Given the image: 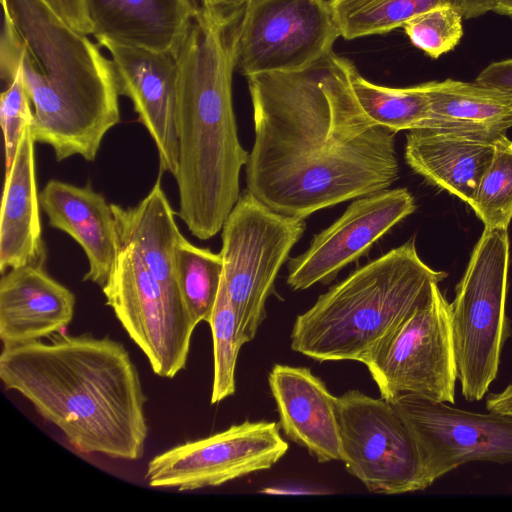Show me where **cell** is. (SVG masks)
<instances>
[{
  "label": "cell",
  "mask_w": 512,
  "mask_h": 512,
  "mask_svg": "<svg viewBox=\"0 0 512 512\" xmlns=\"http://www.w3.org/2000/svg\"><path fill=\"white\" fill-rule=\"evenodd\" d=\"M208 324L212 332L214 355L211 404H216L235 393V368L242 346L235 311L223 278Z\"/></svg>",
  "instance_id": "obj_28"
},
{
  "label": "cell",
  "mask_w": 512,
  "mask_h": 512,
  "mask_svg": "<svg viewBox=\"0 0 512 512\" xmlns=\"http://www.w3.org/2000/svg\"><path fill=\"white\" fill-rule=\"evenodd\" d=\"M202 5L208 8L229 9L245 6L253 0H201Z\"/></svg>",
  "instance_id": "obj_35"
},
{
  "label": "cell",
  "mask_w": 512,
  "mask_h": 512,
  "mask_svg": "<svg viewBox=\"0 0 512 512\" xmlns=\"http://www.w3.org/2000/svg\"><path fill=\"white\" fill-rule=\"evenodd\" d=\"M285 435L319 462L341 460L337 397L310 369L275 364L268 376Z\"/></svg>",
  "instance_id": "obj_17"
},
{
  "label": "cell",
  "mask_w": 512,
  "mask_h": 512,
  "mask_svg": "<svg viewBox=\"0 0 512 512\" xmlns=\"http://www.w3.org/2000/svg\"><path fill=\"white\" fill-rule=\"evenodd\" d=\"M460 10L465 19L483 16L493 11L494 0H447Z\"/></svg>",
  "instance_id": "obj_33"
},
{
  "label": "cell",
  "mask_w": 512,
  "mask_h": 512,
  "mask_svg": "<svg viewBox=\"0 0 512 512\" xmlns=\"http://www.w3.org/2000/svg\"><path fill=\"white\" fill-rule=\"evenodd\" d=\"M341 461L374 493L401 494L429 487L409 427L383 398L358 390L337 397Z\"/></svg>",
  "instance_id": "obj_9"
},
{
  "label": "cell",
  "mask_w": 512,
  "mask_h": 512,
  "mask_svg": "<svg viewBox=\"0 0 512 512\" xmlns=\"http://www.w3.org/2000/svg\"><path fill=\"white\" fill-rule=\"evenodd\" d=\"M161 174L150 192L136 206H111L120 245H133L168 295L184 303L175 266L176 246L182 234L162 189Z\"/></svg>",
  "instance_id": "obj_23"
},
{
  "label": "cell",
  "mask_w": 512,
  "mask_h": 512,
  "mask_svg": "<svg viewBox=\"0 0 512 512\" xmlns=\"http://www.w3.org/2000/svg\"><path fill=\"white\" fill-rule=\"evenodd\" d=\"M462 19L460 10L445 1L412 17L402 27L416 48L437 59L459 44L464 34Z\"/></svg>",
  "instance_id": "obj_29"
},
{
  "label": "cell",
  "mask_w": 512,
  "mask_h": 512,
  "mask_svg": "<svg viewBox=\"0 0 512 512\" xmlns=\"http://www.w3.org/2000/svg\"><path fill=\"white\" fill-rule=\"evenodd\" d=\"M112 58L120 95L128 97L155 143L160 172L178 170L175 127L177 62L175 54L102 42Z\"/></svg>",
  "instance_id": "obj_15"
},
{
  "label": "cell",
  "mask_w": 512,
  "mask_h": 512,
  "mask_svg": "<svg viewBox=\"0 0 512 512\" xmlns=\"http://www.w3.org/2000/svg\"><path fill=\"white\" fill-rule=\"evenodd\" d=\"M390 403L416 440L429 486L472 461L512 462L511 415L470 412L413 394Z\"/></svg>",
  "instance_id": "obj_13"
},
{
  "label": "cell",
  "mask_w": 512,
  "mask_h": 512,
  "mask_svg": "<svg viewBox=\"0 0 512 512\" xmlns=\"http://www.w3.org/2000/svg\"><path fill=\"white\" fill-rule=\"evenodd\" d=\"M509 238L484 229L450 303V321L463 397L481 400L498 374L511 328L506 316Z\"/></svg>",
  "instance_id": "obj_6"
},
{
  "label": "cell",
  "mask_w": 512,
  "mask_h": 512,
  "mask_svg": "<svg viewBox=\"0 0 512 512\" xmlns=\"http://www.w3.org/2000/svg\"><path fill=\"white\" fill-rule=\"evenodd\" d=\"M75 296L43 265H23L0 280V339L13 346L49 338L73 320Z\"/></svg>",
  "instance_id": "obj_18"
},
{
  "label": "cell",
  "mask_w": 512,
  "mask_h": 512,
  "mask_svg": "<svg viewBox=\"0 0 512 512\" xmlns=\"http://www.w3.org/2000/svg\"><path fill=\"white\" fill-rule=\"evenodd\" d=\"M381 398L413 394L455 403L458 379L450 304L437 283L366 364Z\"/></svg>",
  "instance_id": "obj_8"
},
{
  "label": "cell",
  "mask_w": 512,
  "mask_h": 512,
  "mask_svg": "<svg viewBox=\"0 0 512 512\" xmlns=\"http://www.w3.org/2000/svg\"><path fill=\"white\" fill-rule=\"evenodd\" d=\"M429 114L423 129L496 141L512 127V94L453 79L423 83Z\"/></svg>",
  "instance_id": "obj_22"
},
{
  "label": "cell",
  "mask_w": 512,
  "mask_h": 512,
  "mask_svg": "<svg viewBox=\"0 0 512 512\" xmlns=\"http://www.w3.org/2000/svg\"><path fill=\"white\" fill-rule=\"evenodd\" d=\"M1 77L18 73L33 109V139L57 161L95 160L120 121L112 59L65 23L43 0H1Z\"/></svg>",
  "instance_id": "obj_4"
},
{
  "label": "cell",
  "mask_w": 512,
  "mask_h": 512,
  "mask_svg": "<svg viewBox=\"0 0 512 512\" xmlns=\"http://www.w3.org/2000/svg\"><path fill=\"white\" fill-rule=\"evenodd\" d=\"M287 450L279 424L247 420L156 455L144 478L150 487L178 491L217 487L271 468Z\"/></svg>",
  "instance_id": "obj_12"
},
{
  "label": "cell",
  "mask_w": 512,
  "mask_h": 512,
  "mask_svg": "<svg viewBox=\"0 0 512 512\" xmlns=\"http://www.w3.org/2000/svg\"><path fill=\"white\" fill-rule=\"evenodd\" d=\"M305 228L303 218L271 210L248 190L226 218L220 252L223 280L242 345L255 337L265 319L278 272Z\"/></svg>",
  "instance_id": "obj_7"
},
{
  "label": "cell",
  "mask_w": 512,
  "mask_h": 512,
  "mask_svg": "<svg viewBox=\"0 0 512 512\" xmlns=\"http://www.w3.org/2000/svg\"><path fill=\"white\" fill-rule=\"evenodd\" d=\"M447 273L419 257L414 240L363 265L296 317L291 348L319 362L367 364Z\"/></svg>",
  "instance_id": "obj_5"
},
{
  "label": "cell",
  "mask_w": 512,
  "mask_h": 512,
  "mask_svg": "<svg viewBox=\"0 0 512 512\" xmlns=\"http://www.w3.org/2000/svg\"><path fill=\"white\" fill-rule=\"evenodd\" d=\"M489 412L512 416V384L499 393L490 394L486 400Z\"/></svg>",
  "instance_id": "obj_34"
},
{
  "label": "cell",
  "mask_w": 512,
  "mask_h": 512,
  "mask_svg": "<svg viewBox=\"0 0 512 512\" xmlns=\"http://www.w3.org/2000/svg\"><path fill=\"white\" fill-rule=\"evenodd\" d=\"M475 82L512 94V58L491 63L478 74Z\"/></svg>",
  "instance_id": "obj_32"
},
{
  "label": "cell",
  "mask_w": 512,
  "mask_h": 512,
  "mask_svg": "<svg viewBox=\"0 0 512 512\" xmlns=\"http://www.w3.org/2000/svg\"><path fill=\"white\" fill-rule=\"evenodd\" d=\"M176 275L183 301L196 325L209 323L223 278V259L183 235L175 254Z\"/></svg>",
  "instance_id": "obj_25"
},
{
  "label": "cell",
  "mask_w": 512,
  "mask_h": 512,
  "mask_svg": "<svg viewBox=\"0 0 512 512\" xmlns=\"http://www.w3.org/2000/svg\"><path fill=\"white\" fill-rule=\"evenodd\" d=\"M243 8L202 5L175 52L177 215L200 240L222 230L240 196V172L249 159L232 102Z\"/></svg>",
  "instance_id": "obj_3"
},
{
  "label": "cell",
  "mask_w": 512,
  "mask_h": 512,
  "mask_svg": "<svg viewBox=\"0 0 512 512\" xmlns=\"http://www.w3.org/2000/svg\"><path fill=\"white\" fill-rule=\"evenodd\" d=\"M0 380L77 451L131 461L143 456L147 397L122 343L64 329L47 342L3 346Z\"/></svg>",
  "instance_id": "obj_2"
},
{
  "label": "cell",
  "mask_w": 512,
  "mask_h": 512,
  "mask_svg": "<svg viewBox=\"0 0 512 512\" xmlns=\"http://www.w3.org/2000/svg\"><path fill=\"white\" fill-rule=\"evenodd\" d=\"M30 126L23 132L12 166L5 173L0 212V271L23 265H43L40 201Z\"/></svg>",
  "instance_id": "obj_21"
},
{
  "label": "cell",
  "mask_w": 512,
  "mask_h": 512,
  "mask_svg": "<svg viewBox=\"0 0 512 512\" xmlns=\"http://www.w3.org/2000/svg\"><path fill=\"white\" fill-rule=\"evenodd\" d=\"M102 292L157 376L174 378L186 367L197 325L186 305L163 289L133 245L121 246Z\"/></svg>",
  "instance_id": "obj_10"
},
{
  "label": "cell",
  "mask_w": 512,
  "mask_h": 512,
  "mask_svg": "<svg viewBox=\"0 0 512 512\" xmlns=\"http://www.w3.org/2000/svg\"><path fill=\"white\" fill-rule=\"evenodd\" d=\"M494 144L473 135L415 129L406 135L405 160L429 183L469 204L491 162Z\"/></svg>",
  "instance_id": "obj_20"
},
{
  "label": "cell",
  "mask_w": 512,
  "mask_h": 512,
  "mask_svg": "<svg viewBox=\"0 0 512 512\" xmlns=\"http://www.w3.org/2000/svg\"><path fill=\"white\" fill-rule=\"evenodd\" d=\"M355 69L332 50L300 70L247 77L255 131L247 190L271 210L305 219L398 178L396 132L363 110Z\"/></svg>",
  "instance_id": "obj_1"
},
{
  "label": "cell",
  "mask_w": 512,
  "mask_h": 512,
  "mask_svg": "<svg viewBox=\"0 0 512 512\" xmlns=\"http://www.w3.org/2000/svg\"><path fill=\"white\" fill-rule=\"evenodd\" d=\"M43 2L76 31L86 35L92 34L83 0H43Z\"/></svg>",
  "instance_id": "obj_31"
},
{
  "label": "cell",
  "mask_w": 512,
  "mask_h": 512,
  "mask_svg": "<svg viewBox=\"0 0 512 512\" xmlns=\"http://www.w3.org/2000/svg\"><path fill=\"white\" fill-rule=\"evenodd\" d=\"M494 12L510 16L512 13V0H494Z\"/></svg>",
  "instance_id": "obj_36"
},
{
  "label": "cell",
  "mask_w": 512,
  "mask_h": 512,
  "mask_svg": "<svg viewBox=\"0 0 512 512\" xmlns=\"http://www.w3.org/2000/svg\"><path fill=\"white\" fill-rule=\"evenodd\" d=\"M6 89L0 98V123L4 136L5 173L14 161L23 132L31 125L33 109L18 73L1 77Z\"/></svg>",
  "instance_id": "obj_30"
},
{
  "label": "cell",
  "mask_w": 512,
  "mask_h": 512,
  "mask_svg": "<svg viewBox=\"0 0 512 512\" xmlns=\"http://www.w3.org/2000/svg\"><path fill=\"white\" fill-rule=\"evenodd\" d=\"M416 209L406 188L385 189L352 202L343 215L315 235L309 248L288 264L287 284L304 290L331 281Z\"/></svg>",
  "instance_id": "obj_14"
},
{
  "label": "cell",
  "mask_w": 512,
  "mask_h": 512,
  "mask_svg": "<svg viewBox=\"0 0 512 512\" xmlns=\"http://www.w3.org/2000/svg\"><path fill=\"white\" fill-rule=\"evenodd\" d=\"M447 0H331L341 36L352 40L388 33Z\"/></svg>",
  "instance_id": "obj_26"
},
{
  "label": "cell",
  "mask_w": 512,
  "mask_h": 512,
  "mask_svg": "<svg viewBox=\"0 0 512 512\" xmlns=\"http://www.w3.org/2000/svg\"><path fill=\"white\" fill-rule=\"evenodd\" d=\"M100 43L175 54L199 6L195 0H83Z\"/></svg>",
  "instance_id": "obj_19"
},
{
  "label": "cell",
  "mask_w": 512,
  "mask_h": 512,
  "mask_svg": "<svg viewBox=\"0 0 512 512\" xmlns=\"http://www.w3.org/2000/svg\"><path fill=\"white\" fill-rule=\"evenodd\" d=\"M39 201L49 225L67 233L83 249L89 266L83 281L102 288L121 248L111 204L90 183L76 186L55 179L46 183Z\"/></svg>",
  "instance_id": "obj_16"
},
{
  "label": "cell",
  "mask_w": 512,
  "mask_h": 512,
  "mask_svg": "<svg viewBox=\"0 0 512 512\" xmlns=\"http://www.w3.org/2000/svg\"><path fill=\"white\" fill-rule=\"evenodd\" d=\"M509 17H512V13L510 14V16H509Z\"/></svg>",
  "instance_id": "obj_37"
},
{
  "label": "cell",
  "mask_w": 512,
  "mask_h": 512,
  "mask_svg": "<svg viewBox=\"0 0 512 512\" xmlns=\"http://www.w3.org/2000/svg\"><path fill=\"white\" fill-rule=\"evenodd\" d=\"M341 36L331 0H253L242 12L237 67L246 76L306 68Z\"/></svg>",
  "instance_id": "obj_11"
},
{
  "label": "cell",
  "mask_w": 512,
  "mask_h": 512,
  "mask_svg": "<svg viewBox=\"0 0 512 512\" xmlns=\"http://www.w3.org/2000/svg\"><path fill=\"white\" fill-rule=\"evenodd\" d=\"M351 82L363 110L378 125L394 132L424 128L429 99L423 84L405 88L381 86L361 76L357 68Z\"/></svg>",
  "instance_id": "obj_24"
},
{
  "label": "cell",
  "mask_w": 512,
  "mask_h": 512,
  "mask_svg": "<svg viewBox=\"0 0 512 512\" xmlns=\"http://www.w3.org/2000/svg\"><path fill=\"white\" fill-rule=\"evenodd\" d=\"M485 229L508 228L512 220V141H495L494 153L469 203Z\"/></svg>",
  "instance_id": "obj_27"
}]
</instances>
